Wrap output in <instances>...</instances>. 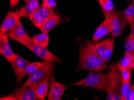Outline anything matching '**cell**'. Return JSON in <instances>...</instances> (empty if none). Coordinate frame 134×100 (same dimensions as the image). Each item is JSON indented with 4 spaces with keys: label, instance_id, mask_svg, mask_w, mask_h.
Masks as SVG:
<instances>
[{
    "label": "cell",
    "instance_id": "cell-13",
    "mask_svg": "<svg viewBox=\"0 0 134 100\" xmlns=\"http://www.w3.org/2000/svg\"><path fill=\"white\" fill-rule=\"evenodd\" d=\"M66 86L55 80V79L52 76L49 91L47 96L48 99L49 100H60L64 94Z\"/></svg>",
    "mask_w": 134,
    "mask_h": 100
},
{
    "label": "cell",
    "instance_id": "cell-17",
    "mask_svg": "<svg viewBox=\"0 0 134 100\" xmlns=\"http://www.w3.org/2000/svg\"><path fill=\"white\" fill-rule=\"evenodd\" d=\"M49 80L50 79H47L37 84L36 88V93L38 99L44 100L48 96V91L49 89Z\"/></svg>",
    "mask_w": 134,
    "mask_h": 100
},
{
    "label": "cell",
    "instance_id": "cell-12",
    "mask_svg": "<svg viewBox=\"0 0 134 100\" xmlns=\"http://www.w3.org/2000/svg\"><path fill=\"white\" fill-rule=\"evenodd\" d=\"M9 38L8 33L0 35V54L4 57L8 62L13 60L17 55L14 53L12 50L9 41Z\"/></svg>",
    "mask_w": 134,
    "mask_h": 100
},
{
    "label": "cell",
    "instance_id": "cell-7",
    "mask_svg": "<svg viewBox=\"0 0 134 100\" xmlns=\"http://www.w3.org/2000/svg\"><path fill=\"white\" fill-rule=\"evenodd\" d=\"M8 35L11 39L17 41L27 48L34 42L32 38L28 35L21 22L8 32Z\"/></svg>",
    "mask_w": 134,
    "mask_h": 100
},
{
    "label": "cell",
    "instance_id": "cell-3",
    "mask_svg": "<svg viewBox=\"0 0 134 100\" xmlns=\"http://www.w3.org/2000/svg\"><path fill=\"white\" fill-rule=\"evenodd\" d=\"M108 90L107 92V100H120V90L122 78L120 71L115 66L111 64L109 67Z\"/></svg>",
    "mask_w": 134,
    "mask_h": 100
},
{
    "label": "cell",
    "instance_id": "cell-9",
    "mask_svg": "<svg viewBox=\"0 0 134 100\" xmlns=\"http://www.w3.org/2000/svg\"><path fill=\"white\" fill-rule=\"evenodd\" d=\"M9 62L12 65V68L15 72L18 84H19L23 79L22 74L30 62L25 60V58H22L19 55L17 54L15 58L13 60L9 61Z\"/></svg>",
    "mask_w": 134,
    "mask_h": 100
},
{
    "label": "cell",
    "instance_id": "cell-16",
    "mask_svg": "<svg viewBox=\"0 0 134 100\" xmlns=\"http://www.w3.org/2000/svg\"><path fill=\"white\" fill-rule=\"evenodd\" d=\"M61 19L60 17L57 14L55 13L54 15L51 16L47 19L44 21V23L42 27L40 28V30L42 32H49L51 30H52L54 27L60 23Z\"/></svg>",
    "mask_w": 134,
    "mask_h": 100
},
{
    "label": "cell",
    "instance_id": "cell-21",
    "mask_svg": "<svg viewBox=\"0 0 134 100\" xmlns=\"http://www.w3.org/2000/svg\"><path fill=\"white\" fill-rule=\"evenodd\" d=\"M123 14L131 28L134 25V5L132 3L123 10Z\"/></svg>",
    "mask_w": 134,
    "mask_h": 100
},
{
    "label": "cell",
    "instance_id": "cell-23",
    "mask_svg": "<svg viewBox=\"0 0 134 100\" xmlns=\"http://www.w3.org/2000/svg\"><path fill=\"white\" fill-rule=\"evenodd\" d=\"M44 64V62H30L26 67L25 70H24L23 74H22V78L26 75H29L34 71H36L38 68H39L40 67H42Z\"/></svg>",
    "mask_w": 134,
    "mask_h": 100
},
{
    "label": "cell",
    "instance_id": "cell-4",
    "mask_svg": "<svg viewBox=\"0 0 134 100\" xmlns=\"http://www.w3.org/2000/svg\"><path fill=\"white\" fill-rule=\"evenodd\" d=\"M102 12L105 17H108L111 20L112 26V31L111 32V37H117L121 36L127 23L123 12L115 9H114L111 11H107L102 10Z\"/></svg>",
    "mask_w": 134,
    "mask_h": 100
},
{
    "label": "cell",
    "instance_id": "cell-1",
    "mask_svg": "<svg viewBox=\"0 0 134 100\" xmlns=\"http://www.w3.org/2000/svg\"><path fill=\"white\" fill-rule=\"evenodd\" d=\"M107 62L99 56L93 43L86 40L80 48V62L78 69L101 71L107 68Z\"/></svg>",
    "mask_w": 134,
    "mask_h": 100
},
{
    "label": "cell",
    "instance_id": "cell-29",
    "mask_svg": "<svg viewBox=\"0 0 134 100\" xmlns=\"http://www.w3.org/2000/svg\"><path fill=\"white\" fill-rule=\"evenodd\" d=\"M10 1V6L11 9H13L15 6L19 3L21 0H9Z\"/></svg>",
    "mask_w": 134,
    "mask_h": 100
},
{
    "label": "cell",
    "instance_id": "cell-32",
    "mask_svg": "<svg viewBox=\"0 0 134 100\" xmlns=\"http://www.w3.org/2000/svg\"><path fill=\"white\" fill-rule=\"evenodd\" d=\"M130 69H131V70H134V62H133L132 63L131 65H130L129 68Z\"/></svg>",
    "mask_w": 134,
    "mask_h": 100
},
{
    "label": "cell",
    "instance_id": "cell-10",
    "mask_svg": "<svg viewBox=\"0 0 134 100\" xmlns=\"http://www.w3.org/2000/svg\"><path fill=\"white\" fill-rule=\"evenodd\" d=\"M27 48L33 52L36 56L39 57L45 62H54L60 61L58 57L52 54L49 50L47 49V48L37 45L34 43V42L28 46Z\"/></svg>",
    "mask_w": 134,
    "mask_h": 100
},
{
    "label": "cell",
    "instance_id": "cell-5",
    "mask_svg": "<svg viewBox=\"0 0 134 100\" xmlns=\"http://www.w3.org/2000/svg\"><path fill=\"white\" fill-rule=\"evenodd\" d=\"M54 68L53 62H45L42 67L38 68L37 70L29 75L27 81L25 83L24 86L29 85H37L44 80L51 79Z\"/></svg>",
    "mask_w": 134,
    "mask_h": 100
},
{
    "label": "cell",
    "instance_id": "cell-31",
    "mask_svg": "<svg viewBox=\"0 0 134 100\" xmlns=\"http://www.w3.org/2000/svg\"><path fill=\"white\" fill-rule=\"evenodd\" d=\"M131 34H132V35L134 37V25L132 26V27H131Z\"/></svg>",
    "mask_w": 134,
    "mask_h": 100
},
{
    "label": "cell",
    "instance_id": "cell-34",
    "mask_svg": "<svg viewBox=\"0 0 134 100\" xmlns=\"http://www.w3.org/2000/svg\"><path fill=\"white\" fill-rule=\"evenodd\" d=\"M132 59H133V62H134V51H133V52L132 53Z\"/></svg>",
    "mask_w": 134,
    "mask_h": 100
},
{
    "label": "cell",
    "instance_id": "cell-19",
    "mask_svg": "<svg viewBox=\"0 0 134 100\" xmlns=\"http://www.w3.org/2000/svg\"><path fill=\"white\" fill-rule=\"evenodd\" d=\"M133 62L132 54H125L123 58L115 64V66L119 71H121L125 69L129 68L130 65Z\"/></svg>",
    "mask_w": 134,
    "mask_h": 100
},
{
    "label": "cell",
    "instance_id": "cell-27",
    "mask_svg": "<svg viewBox=\"0 0 134 100\" xmlns=\"http://www.w3.org/2000/svg\"><path fill=\"white\" fill-rule=\"evenodd\" d=\"M120 71V74L121 75L122 80L131 81V69L126 68L125 70H123Z\"/></svg>",
    "mask_w": 134,
    "mask_h": 100
},
{
    "label": "cell",
    "instance_id": "cell-33",
    "mask_svg": "<svg viewBox=\"0 0 134 100\" xmlns=\"http://www.w3.org/2000/svg\"><path fill=\"white\" fill-rule=\"evenodd\" d=\"M43 1V3H48V2L49 0H42Z\"/></svg>",
    "mask_w": 134,
    "mask_h": 100
},
{
    "label": "cell",
    "instance_id": "cell-35",
    "mask_svg": "<svg viewBox=\"0 0 134 100\" xmlns=\"http://www.w3.org/2000/svg\"><path fill=\"white\" fill-rule=\"evenodd\" d=\"M24 1H25L26 3H28V2H29V1H30V0H24Z\"/></svg>",
    "mask_w": 134,
    "mask_h": 100
},
{
    "label": "cell",
    "instance_id": "cell-8",
    "mask_svg": "<svg viewBox=\"0 0 134 100\" xmlns=\"http://www.w3.org/2000/svg\"><path fill=\"white\" fill-rule=\"evenodd\" d=\"M97 52L101 58L106 62L112 58L114 48V40L113 38H107L100 42L94 43Z\"/></svg>",
    "mask_w": 134,
    "mask_h": 100
},
{
    "label": "cell",
    "instance_id": "cell-26",
    "mask_svg": "<svg viewBox=\"0 0 134 100\" xmlns=\"http://www.w3.org/2000/svg\"><path fill=\"white\" fill-rule=\"evenodd\" d=\"M102 10L107 11H111L114 9V3L112 0H98Z\"/></svg>",
    "mask_w": 134,
    "mask_h": 100
},
{
    "label": "cell",
    "instance_id": "cell-2",
    "mask_svg": "<svg viewBox=\"0 0 134 100\" xmlns=\"http://www.w3.org/2000/svg\"><path fill=\"white\" fill-rule=\"evenodd\" d=\"M75 86L92 87L96 90L107 93L108 90V76L100 71H90L88 75L82 80L73 84Z\"/></svg>",
    "mask_w": 134,
    "mask_h": 100
},
{
    "label": "cell",
    "instance_id": "cell-15",
    "mask_svg": "<svg viewBox=\"0 0 134 100\" xmlns=\"http://www.w3.org/2000/svg\"><path fill=\"white\" fill-rule=\"evenodd\" d=\"M38 0H30L24 7L16 11L20 19L22 17H29L34 11H37L39 7Z\"/></svg>",
    "mask_w": 134,
    "mask_h": 100
},
{
    "label": "cell",
    "instance_id": "cell-6",
    "mask_svg": "<svg viewBox=\"0 0 134 100\" xmlns=\"http://www.w3.org/2000/svg\"><path fill=\"white\" fill-rule=\"evenodd\" d=\"M37 85H23L22 87L16 91L13 94L7 97L1 98V99L13 100H36L38 99L36 93Z\"/></svg>",
    "mask_w": 134,
    "mask_h": 100
},
{
    "label": "cell",
    "instance_id": "cell-14",
    "mask_svg": "<svg viewBox=\"0 0 134 100\" xmlns=\"http://www.w3.org/2000/svg\"><path fill=\"white\" fill-rule=\"evenodd\" d=\"M111 31H112V26H111V20L108 17H105L102 23L95 30L93 37V41L94 43L98 42L104 37L107 36L108 34L111 33Z\"/></svg>",
    "mask_w": 134,
    "mask_h": 100
},
{
    "label": "cell",
    "instance_id": "cell-22",
    "mask_svg": "<svg viewBox=\"0 0 134 100\" xmlns=\"http://www.w3.org/2000/svg\"><path fill=\"white\" fill-rule=\"evenodd\" d=\"M28 18H29L30 21L31 22V23L36 28H39V29H40V28L43 25L44 21V20L42 17V16L38 13V10L32 13Z\"/></svg>",
    "mask_w": 134,
    "mask_h": 100
},
{
    "label": "cell",
    "instance_id": "cell-30",
    "mask_svg": "<svg viewBox=\"0 0 134 100\" xmlns=\"http://www.w3.org/2000/svg\"><path fill=\"white\" fill-rule=\"evenodd\" d=\"M48 4L52 8H54V7H55L56 5H57V3H56L55 1H54V0H49Z\"/></svg>",
    "mask_w": 134,
    "mask_h": 100
},
{
    "label": "cell",
    "instance_id": "cell-24",
    "mask_svg": "<svg viewBox=\"0 0 134 100\" xmlns=\"http://www.w3.org/2000/svg\"><path fill=\"white\" fill-rule=\"evenodd\" d=\"M125 54H132L134 51V37L130 34L124 40Z\"/></svg>",
    "mask_w": 134,
    "mask_h": 100
},
{
    "label": "cell",
    "instance_id": "cell-11",
    "mask_svg": "<svg viewBox=\"0 0 134 100\" xmlns=\"http://www.w3.org/2000/svg\"><path fill=\"white\" fill-rule=\"evenodd\" d=\"M20 22V18L16 12L9 11L4 19L0 28V35L7 34Z\"/></svg>",
    "mask_w": 134,
    "mask_h": 100
},
{
    "label": "cell",
    "instance_id": "cell-28",
    "mask_svg": "<svg viewBox=\"0 0 134 100\" xmlns=\"http://www.w3.org/2000/svg\"><path fill=\"white\" fill-rule=\"evenodd\" d=\"M127 100H134V82L131 86V89Z\"/></svg>",
    "mask_w": 134,
    "mask_h": 100
},
{
    "label": "cell",
    "instance_id": "cell-20",
    "mask_svg": "<svg viewBox=\"0 0 134 100\" xmlns=\"http://www.w3.org/2000/svg\"><path fill=\"white\" fill-rule=\"evenodd\" d=\"M38 11L44 20L55 13L52 8L48 4L44 3H43L39 6Z\"/></svg>",
    "mask_w": 134,
    "mask_h": 100
},
{
    "label": "cell",
    "instance_id": "cell-18",
    "mask_svg": "<svg viewBox=\"0 0 134 100\" xmlns=\"http://www.w3.org/2000/svg\"><path fill=\"white\" fill-rule=\"evenodd\" d=\"M32 38L34 43L43 48H47L49 42V37L48 32H42V33L34 36Z\"/></svg>",
    "mask_w": 134,
    "mask_h": 100
},
{
    "label": "cell",
    "instance_id": "cell-36",
    "mask_svg": "<svg viewBox=\"0 0 134 100\" xmlns=\"http://www.w3.org/2000/svg\"><path fill=\"white\" fill-rule=\"evenodd\" d=\"M130 1H131V3L133 4L134 5V0H130Z\"/></svg>",
    "mask_w": 134,
    "mask_h": 100
},
{
    "label": "cell",
    "instance_id": "cell-25",
    "mask_svg": "<svg viewBox=\"0 0 134 100\" xmlns=\"http://www.w3.org/2000/svg\"><path fill=\"white\" fill-rule=\"evenodd\" d=\"M131 86V81L122 80L120 90V100L127 99Z\"/></svg>",
    "mask_w": 134,
    "mask_h": 100
}]
</instances>
